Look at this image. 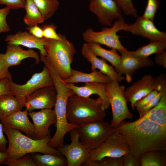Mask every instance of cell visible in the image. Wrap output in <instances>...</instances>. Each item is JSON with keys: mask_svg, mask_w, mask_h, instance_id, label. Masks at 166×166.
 Wrapping results in <instances>:
<instances>
[{"mask_svg": "<svg viewBox=\"0 0 166 166\" xmlns=\"http://www.w3.org/2000/svg\"><path fill=\"white\" fill-rule=\"evenodd\" d=\"M116 128L124 136L130 152L137 158L146 152L166 150V127L147 118L124 120Z\"/></svg>", "mask_w": 166, "mask_h": 166, "instance_id": "1", "label": "cell"}, {"mask_svg": "<svg viewBox=\"0 0 166 166\" xmlns=\"http://www.w3.org/2000/svg\"><path fill=\"white\" fill-rule=\"evenodd\" d=\"M3 128L8 143L6 152L8 158L5 162L12 161L34 153L63 156L57 149L50 145V134L43 139L35 140L25 135L18 130L6 125L3 124Z\"/></svg>", "mask_w": 166, "mask_h": 166, "instance_id": "2", "label": "cell"}, {"mask_svg": "<svg viewBox=\"0 0 166 166\" xmlns=\"http://www.w3.org/2000/svg\"><path fill=\"white\" fill-rule=\"evenodd\" d=\"M101 100L79 97L74 93L68 98L66 116L68 122L79 126L91 122L103 121L106 116Z\"/></svg>", "mask_w": 166, "mask_h": 166, "instance_id": "3", "label": "cell"}, {"mask_svg": "<svg viewBox=\"0 0 166 166\" xmlns=\"http://www.w3.org/2000/svg\"><path fill=\"white\" fill-rule=\"evenodd\" d=\"M45 57L53 69L64 80L71 76V64L76 51L73 44L61 34L60 40H47Z\"/></svg>", "mask_w": 166, "mask_h": 166, "instance_id": "4", "label": "cell"}, {"mask_svg": "<svg viewBox=\"0 0 166 166\" xmlns=\"http://www.w3.org/2000/svg\"><path fill=\"white\" fill-rule=\"evenodd\" d=\"M128 25L123 18L115 21L111 27L100 31H95L92 28L86 29L82 33V38L87 43H95L117 50L127 51L128 49L121 44L120 36L117 33L121 30L126 31Z\"/></svg>", "mask_w": 166, "mask_h": 166, "instance_id": "5", "label": "cell"}, {"mask_svg": "<svg viewBox=\"0 0 166 166\" xmlns=\"http://www.w3.org/2000/svg\"><path fill=\"white\" fill-rule=\"evenodd\" d=\"M119 82L112 81L105 85L106 94L112 109V119L110 124L115 128L122 121L131 119L133 117L127 106L124 94L125 87L120 85Z\"/></svg>", "mask_w": 166, "mask_h": 166, "instance_id": "6", "label": "cell"}, {"mask_svg": "<svg viewBox=\"0 0 166 166\" xmlns=\"http://www.w3.org/2000/svg\"><path fill=\"white\" fill-rule=\"evenodd\" d=\"M76 129L80 142L90 150L99 147L116 130L110 124L103 121L81 124Z\"/></svg>", "mask_w": 166, "mask_h": 166, "instance_id": "7", "label": "cell"}, {"mask_svg": "<svg viewBox=\"0 0 166 166\" xmlns=\"http://www.w3.org/2000/svg\"><path fill=\"white\" fill-rule=\"evenodd\" d=\"M129 152L126 139L116 130L99 147L90 150L88 160H98L105 157H120Z\"/></svg>", "mask_w": 166, "mask_h": 166, "instance_id": "8", "label": "cell"}, {"mask_svg": "<svg viewBox=\"0 0 166 166\" xmlns=\"http://www.w3.org/2000/svg\"><path fill=\"white\" fill-rule=\"evenodd\" d=\"M166 80V75L161 73L154 77L145 74L125 89L124 94L132 109L134 104L154 90H157L160 84Z\"/></svg>", "mask_w": 166, "mask_h": 166, "instance_id": "9", "label": "cell"}, {"mask_svg": "<svg viewBox=\"0 0 166 166\" xmlns=\"http://www.w3.org/2000/svg\"><path fill=\"white\" fill-rule=\"evenodd\" d=\"M71 141L69 144L63 145L57 150L65 157L68 166H80L89 159L90 150L80 142L76 128L69 132Z\"/></svg>", "mask_w": 166, "mask_h": 166, "instance_id": "10", "label": "cell"}, {"mask_svg": "<svg viewBox=\"0 0 166 166\" xmlns=\"http://www.w3.org/2000/svg\"><path fill=\"white\" fill-rule=\"evenodd\" d=\"M89 7L104 26L110 27L115 21L123 18L121 9L114 0H89Z\"/></svg>", "mask_w": 166, "mask_h": 166, "instance_id": "11", "label": "cell"}, {"mask_svg": "<svg viewBox=\"0 0 166 166\" xmlns=\"http://www.w3.org/2000/svg\"><path fill=\"white\" fill-rule=\"evenodd\" d=\"M53 85L49 70L44 65L41 72L34 74L25 84H18L12 80L10 87L13 94L26 97L40 88Z\"/></svg>", "mask_w": 166, "mask_h": 166, "instance_id": "12", "label": "cell"}, {"mask_svg": "<svg viewBox=\"0 0 166 166\" xmlns=\"http://www.w3.org/2000/svg\"><path fill=\"white\" fill-rule=\"evenodd\" d=\"M56 97L54 85L43 87L25 97V107L28 112L36 109H52L55 105Z\"/></svg>", "mask_w": 166, "mask_h": 166, "instance_id": "13", "label": "cell"}, {"mask_svg": "<svg viewBox=\"0 0 166 166\" xmlns=\"http://www.w3.org/2000/svg\"><path fill=\"white\" fill-rule=\"evenodd\" d=\"M128 51L117 50L121 54V60L120 64L115 69L119 73L125 75L126 81L130 83L136 70L140 68L152 67L154 63L149 57L134 56L130 54Z\"/></svg>", "mask_w": 166, "mask_h": 166, "instance_id": "14", "label": "cell"}, {"mask_svg": "<svg viewBox=\"0 0 166 166\" xmlns=\"http://www.w3.org/2000/svg\"><path fill=\"white\" fill-rule=\"evenodd\" d=\"M28 114L33 122L34 139H41L50 134L49 128L56 122L54 109H44L38 112L33 111L28 112Z\"/></svg>", "mask_w": 166, "mask_h": 166, "instance_id": "15", "label": "cell"}, {"mask_svg": "<svg viewBox=\"0 0 166 166\" xmlns=\"http://www.w3.org/2000/svg\"><path fill=\"white\" fill-rule=\"evenodd\" d=\"M136 18L134 23L128 25L126 31L147 38L150 41L166 40V33L159 30L153 21L142 16Z\"/></svg>", "mask_w": 166, "mask_h": 166, "instance_id": "16", "label": "cell"}, {"mask_svg": "<svg viewBox=\"0 0 166 166\" xmlns=\"http://www.w3.org/2000/svg\"><path fill=\"white\" fill-rule=\"evenodd\" d=\"M47 39L37 38L29 32L18 31L14 34L8 35L5 41L7 44L22 45L30 49L36 48L39 50L40 55L46 56L45 49Z\"/></svg>", "mask_w": 166, "mask_h": 166, "instance_id": "17", "label": "cell"}, {"mask_svg": "<svg viewBox=\"0 0 166 166\" xmlns=\"http://www.w3.org/2000/svg\"><path fill=\"white\" fill-rule=\"evenodd\" d=\"M81 54L87 61L91 64L92 71L97 69L109 76L113 81L121 82L124 80V77L117 73L112 65L108 64L106 60L102 58L99 59L94 55L86 43L82 45Z\"/></svg>", "mask_w": 166, "mask_h": 166, "instance_id": "18", "label": "cell"}, {"mask_svg": "<svg viewBox=\"0 0 166 166\" xmlns=\"http://www.w3.org/2000/svg\"><path fill=\"white\" fill-rule=\"evenodd\" d=\"M28 113V111L26 109L23 111L19 110L0 121L3 125L20 130L25 133L27 136L34 139L33 124L29 119Z\"/></svg>", "mask_w": 166, "mask_h": 166, "instance_id": "19", "label": "cell"}, {"mask_svg": "<svg viewBox=\"0 0 166 166\" xmlns=\"http://www.w3.org/2000/svg\"><path fill=\"white\" fill-rule=\"evenodd\" d=\"M68 84L76 95L82 97L88 98L92 94H97L101 100L103 109L105 110L109 107L110 104L105 92V84L87 82L85 83L84 85L82 86L75 85L74 83Z\"/></svg>", "mask_w": 166, "mask_h": 166, "instance_id": "20", "label": "cell"}, {"mask_svg": "<svg viewBox=\"0 0 166 166\" xmlns=\"http://www.w3.org/2000/svg\"><path fill=\"white\" fill-rule=\"evenodd\" d=\"M4 54L5 61L9 68L20 64L22 60L28 58H34L36 64L38 63L40 60L38 53L33 49L24 50L20 45L14 44H7Z\"/></svg>", "mask_w": 166, "mask_h": 166, "instance_id": "21", "label": "cell"}, {"mask_svg": "<svg viewBox=\"0 0 166 166\" xmlns=\"http://www.w3.org/2000/svg\"><path fill=\"white\" fill-rule=\"evenodd\" d=\"M157 90L161 94L158 103L142 117L166 127V80L160 84Z\"/></svg>", "mask_w": 166, "mask_h": 166, "instance_id": "22", "label": "cell"}, {"mask_svg": "<svg viewBox=\"0 0 166 166\" xmlns=\"http://www.w3.org/2000/svg\"><path fill=\"white\" fill-rule=\"evenodd\" d=\"M71 72V77L64 80L67 83L94 82L106 84L113 81L109 76L100 70H95L91 73H87L72 69Z\"/></svg>", "mask_w": 166, "mask_h": 166, "instance_id": "23", "label": "cell"}, {"mask_svg": "<svg viewBox=\"0 0 166 166\" xmlns=\"http://www.w3.org/2000/svg\"><path fill=\"white\" fill-rule=\"evenodd\" d=\"M25 97L13 94L0 96V120L25 107Z\"/></svg>", "mask_w": 166, "mask_h": 166, "instance_id": "24", "label": "cell"}, {"mask_svg": "<svg viewBox=\"0 0 166 166\" xmlns=\"http://www.w3.org/2000/svg\"><path fill=\"white\" fill-rule=\"evenodd\" d=\"M87 44L89 49L94 55L108 61L115 68L120 64L121 56L118 53L116 49H112L110 50H107L102 47L100 44L95 43H90Z\"/></svg>", "mask_w": 166, "mask_h": 166, "instance_id": "25", "label": "cell"}, {"mask_svg": "<svg viewBox=\"0 0 166 166\" xmlns=\"http://www.w3.org/2000/svg\"><path fill=\"white\" fill-rule=\"evenodd\" d=\"M166 48V40L150 41L147 45L141 46L135 51L128 52L134 56L145 57L165 51Z\"/></svg>", "mask_w": 166, "mask_h": 166, "instance_id": "26", "label": "cell"}, {"mask_svg": "<svg viewBox=\"0 0 166 166\" xmlns=\"http://www.w3.org/2000/svg\"><path fill=\"white\" fill-rule=\"evenodd\" d=\"M31 154L37 166H67L66 159L63 156L47 153Z\"/></svg>", "mask_w": 166, "mask_h": 166, "instance_id": "27", "label": "cell"}, {"mask_svg": "<svg viewBox=\"0 0 166 166\" xmlns=\"http://www.w3.org/2000/svg\"><path fill=\"white\" fill-rule=\"evenodd\" d=\"M160 151H150L142 153L139 158L140 166H165L166 155Z\"/></svg>", "mask_w": 166, "mask_h": 166, "instance_id": "28", "label": "cell"}, {"mask_svg": "<svg viewBox=\"0 0 166 166\" xmlns=\"http://www.w3.org/2000/svg\"><path fill=\"white\" fill-rule=\"evenodd\" d=\"M24 9L26 13L23 19L28 26L38 25L45 22L41 13L33 0H26Z\"/></svg>", "mask_w": 166, "mask_h": 166, "instance_id": "29", "label": "cell"}, {"mask_svg": "<svg viewBox=\"0 0 166 166\" xmlns=\"http://www.w3.org/2000/svg\"><path fill=\"white\" fill-rule=\"evenodd\" d=\"M45 20L51 18L57 10L60 4L58 0H33Z\"/></svg>", "mask_w": 166, "mask_h": 166, "instance_id": "30", "label": "cell"}, {"mask_svg": "<svg viewBox=\"0 0 166 166\" xmlns=\"http://www.w3.org/2000/svg\"><path fill=\"white\" fill-rule=\"evenodd\" d=\"M86 166H124L123 157H105L98 160H87L83 165Z\"/></svg>", "mask_w": 166, "mask_h": 166, "instance_id": "31", "label": "cell"}, {"mask_svg": "<svg viewBox=\"0 0 166 166\" xmlns=\"http://www.w3.org/2000/svg\"><path fill=\"white\" fill-rule=\"evenodd\" d=\"M121 10L127 16L132 15L137 17V11L135 7L132 0H114Z\"/></svg>", "mask_w": 166, "mask_h": 166, "instance_id": "32", "label": "cell"}, {"mask_svg": "<svg viewBox=\"0 0 166 166\" xmlns=\"http://www.w3.org/2000/svg\"><path fill=\"white\" fill-rule=\"evenodd\" d=\"M159 6V0H147L146 7L142 16L153 21Z\"/></svg>", "mask_w": 166, "mask_h": 166, "instance_id": "33", "label": "cell"}, {"mask_svg": "<svg viewBox=\"0 0 166 166\" xmlns=\"http://www.w3.org/2000/svg\"><path fill=\"white\" fill-rule=\"evenodd\" d=\"M4 164L9 166H37L31 153L12 161L5 162Z\"/></svg>", "mask_w": 166, "mask_h": 166, "instance_id": "34", "label": "cell"}, {"mask_svg": "<svg viewBox=\"0 0 166 166\" xmlns=\"http://www.w3.org/2000/svg\"><path fill=\"white\" fill-rule=\"evenodd\" d=\"M42 29L43 38L47 39L60 40L61 39V34L57 32V27L53 23H50L42 25Z\"/></svg>", "mask_w": 166, "mask_h": 166, "instance_id": "35", "label": "cell"}, {"mask_svg": "<svg viewBox=\"0 0 166 166\" xmlns=\"http://www.w3.org/2000/svg\"><path fill=\"white\" fill-rule=\"evenodd\" d=\"M11 9L10 7L7 6L0 9V34L8 32L10 30L6 21V18Z\"/></svg>", "mask_w": 166, "mask_h": 166, "instance_id": "36", "label": "cell"}, {"mask_svg": "<svg viewBox=\"0 0 166 166\" xmlns=\"http://www.w3.org/2000/svg\"><path fill=\"white\" fill-rule=\"evenodd\" d=\"M157 90H154L145 97L136 102L134 105L132 109L136 108L139 112L145 105L149 102L159 93Z\"/></svg>", "mask_w": 166, "mask_h": 166, "instance_id": "37", "label": "cell"}, {"mask_svg": "<svg viewBox=\"0 0 166 166\" xmlns=\"http://www.w3.org/2000/svg\"><path fill=\"white\" fill-rule=\"evenodd\" d=\"M158 94L149 102L143 107L138 112L140 118L146 115L150 110L155 107L158 103L161 97V93L159 92Z\"/></svg>", "mask_w": 166, "mask_h": 166, "instance_id": "38", "label": "cell"}, {"mask_svg": "<svg viewBox=\"0 0 166 166\" xmlns=\"http://www.w3.org/2000/svg\"><path fill=\"white\" fill-rule=\"evenodd\" d=\"M12 80V77L0 79V96L5 94H13L10 87Z\"/></svg>", "mask_w": 166, "mask_h": 166, "instance_id": "39", "label": "cell"}, {"mask_svg": "<svg viewBox=\"0 0 166 166\" xmlns=\"http://www.w3.org/2000/svg\"><path fill=\"white\" fill-rule=\"evenodd\" d=\"M26 0H0V5H5L11 9L25 8Z\"/></svg>", "mask_w": 166, "mask_h": 166, "instance_id": "40", "label": "cell"}, {"mask_svg": "<svg viewBox=\"0 0 166 166\" xmlns=\"http://www.w3.org/2000/svg\"><path fill=\"white\" fill-rule=\"evenodd\" d=\"M124 166H140L139 159L130 151L122 156Z\"/></svg>", "mask_w": 166, "mask_h": 166, "instance_id": "41", "label": "cell"}, {"mask_svg": "<svg viewBox=\"0 0 166 166\" xmlns=\"http://www.w3.org/2000/svg\"><path fill=\"white\" fill-rule=\"evenodd\" d=\"M9 68L5 61L4 53H0V79L12 77Z\"/></svg>", "mask_w": 166, "mask_h": 166, "instance_id": "42", "label": "cell"}, {"mask_svg": "<svg viewBox=\"0 0 166 166\" xmlns=\"http://www.w3.org/2000/svg\"><path fill=\"white\" fill-rule=\"evenodd\" d=\"M26 29L29 30V33L35 37L40 39L44 38L42 29L38 25L28 26L26 28Z\"/></svg>", "mask_w": 166, "mask_h": 166, "instance_id": "43", "label": "cell"}, {"mask_svg": "<svg viewBox=\"0 0 166 166\" xmlns=\"http://www.w3.org/2000/svg\"><path fill=\"white\" fill-rule=\"evenodd\" d=\"M155 62L156 64L166 68V52L165 50L156 53Z\"/></svg>", "mask_w": 166, "mask_h": 166, "instance_id": "44", "label": "cell"}, {"mask_svg": "<svg viewBox=\"0 0 166 166\" xmlns=\"http://www.w3.org/2000/svg\"><path fill=\"white\" fill-rule=\"evenodd\" d=\"M3 128V124L0 122V151L6 152L8 140L5 137Z\"/></svg>", "mask_w": 166, "mask_h": 166, "instance_id": "45", "label": "cell"}, {"mask_svg": "<svg viewBox=\"0 0 166 166\" xmlns=\"http://www.w3.org/2000/svg\"><path fill=\"white\" fill-rule=\"evenodd\" d=\"M8 158V155L6 152H3L0 151V165L4 164Z\"/></svg>", "mask_w": 166, "mask_h": 166, "instance_id": "46", "label": "cell"}]
</instances>
